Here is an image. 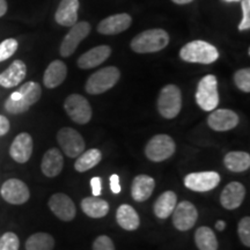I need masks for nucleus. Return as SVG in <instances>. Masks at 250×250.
I'll return each mask as SVG.
<instances>
[{
  "label": "nucleus",
  "instance_id": "obj_1",
  "mask_svg": "<svg viewBox=\"0 0 250 250\" xmlns=\"http://www.w3.org/2000/svg\"><path fill=\"white\" fill-rule=\"evenodd\" d=\"M41 95H42V89L40 83L35 81H28L9 95V98L5 101V110L12 115L23 114L39 101Z\"/></svg>",
  "mask_w": 250,
  "mask_h": 250
},
{
  "label": "nucleus",
  "instance_id": "obj_2",
  "mask_svg": "<svg viewBox=\"0 0 250 250\" xmlns=\"http://www.w3.org/2000/svg\"><path fill=\"white\" fill-rule=\"evenodd\" d=\"M169 43V35L164 29H148L138 34L131 41V49L137 54L161 51Z\"/></svg>",
  "mask_w": 250,
  "mask_h": 250
},
{
  "label": "nucleus",
  "instance_id": "obj_3",
  "mask_svg": "<svg viewBox=\"0 0 250 250\" xmlns=\"http://www.w3.org/2000/svg\"><path fill=\"white\" fill-rule=\"evenodd\" d=\"M180 57L184 62L212 64L219 58L218 49L205 41H192L181 49Z\"/></svg>",
  "mask_w": 250,
  "mask_h": 250
},
{
  "label": "nucleus",
  "instance_id": "obj_4",
  "mask_svg": "<svg viewBox=\"0 0 250 250\" xmlns=\"http://www.w3.org/2000/svg\"><path fill=\"white\" fill-rule=\"evenodd\" d=\"M121 78V72L117 67L108 66L101 68L88 78L86 83V92L92 95L105 93L111 89L118 83Z\"/></svg>",
  "mask_w": 250,
  "mask_h": 250
},
{
  "label": "nucleus",
  "instance_id": "obj_5",
  "mask_svg": "<svg viewBox=\"0 0 250 250\" xmlns=\"http://www.w3.org/2000/svg\"><path fill=\"white\" fill-rule=\"evenodd\" d=\"M182 109V94L176 85H167L160 90L158 98V110L162 117L173 120Z\"/></svg>",
  "mask_w": 250,
  "mask_h": 250
},
{
  "label": "nucleus",
  "instance_id": "obj_6",
  "mask_svg": "<svg viewBox=\"0 0 250 250\" xmlns=\"http://www.w3.org/2000/svg\"><path fill=\"white\" fill-rule=\"evenodd\" d=\"M196 102L204 111H213L219 104L218 81L212 74L199 81L196 92Z\"/></svg>",
  "mask_w": 250,
  "mask_h": 250
},
{
  "label": "nucleus",
  "instance_id": "obj_7",
  "mask_svg": "<svg viewBox=\"0 0 250 250\" xmlns=\"http://www.w3.org/2000/svg\"><path fill=\"white\" fill-rule=\"evenodd\" d=\"M176 145L168 134H156L148 140L145 147V155L153 162H161L169 159L175 153Z\"/></svg>",
  "mask_w": 250,
  "mask_h": 250
},
{
  "label": "nucleus",
  "instance_id": "obj_8",
  "mask_svg": "<svg viewBox=\"0 0 250 250\" xmlns=\"http://www.w3.org/2000/svg\"><path fill=\"white\" fill-rule=\"evenodd\" d=\"M57 142L62 151L68 158H78L85 151V140L77 130L72 127H62L57 133Z\"/></svg>",
  "mask_w": 250,
  "mask_h": 250
},
{
  "label": "nucleus",
  "instance_id": "obj_9",
  "mask_svg": "<svg viewBox=\"0 0 250 250\" xmlns=\"http://www.w3.org/2000/svg\"><path fill=\"white\" fill-rule=\"evenodd\" d=\"M64 108L68 117L78 124L88 123L92 118V108L89 102L79 94H72L65 100Z\"/></svg>",
  "mask_w": 250,
  "mask_h": 250
},
{
  "label": "nucleus",
  "instance_id": "obj_10",
  "mask_svg": "<svg viewBox=\"0 0 250 250\" xmlns=\"http://www.w3.org/2000/svg\"><path fill=\"white\" fill-rule=\"evenodd\" d=\"M90 24L86 21H80L71 27V29L66 34V36L62 40L59 52L62 57H70L74 54L78 45L80 44L81 41H83L90 33Z\"/></svg>",
  "mask_w": 250,
  "mask_h": 250
},
{
  "label": "nucleus",
  "instance_id": "obj_11",
  "mask_svg": "<svg viewBox=\"0 0 250 250\" xmlns=\"http://www.w3.org/2000/svg\"><path fill=\"white\" fill-rule=\"evenodd\" d=\"M0 195L5 202L13 205H21L30 198V191L27 184L18 179H9L0 188Z\"/></svg>",
  "mask_w": 250,
  "mask_h": 250
},
{
  "label": "nucleus",
  "instance_id": "obj_12",
  "mask_svg": "<svg viewBox=\"0 0 250 250\" xmlns=\"http://www.w3.org/2000/svg\"><path fill=\"white\" fill-rule=\"evenodd\" d=\"M173 224L176 229L187 232L196 225L198 219V211L192 203L183 201L176 204L173 211Z\"/></svg>",
  "mask_w": 250,
  "mask_h": 250
},
{
  "label": "nucleus",
  "instance_id": "obj_13",
  "mask_svg": "<svg viewBox=\"0 0 250 250\" xmlns=\"http://www.w3.org/2000/svg\"><path fill=\"white\" fill-rule=\"evenodd\" d=\"M220 183V175L215 171H201L188 174L184 177V186L196 192L211 191Z\"/></svg>",
  "mask_w": 250,
  "mask_h": 250
},
{
  "label": "nucleus",
  "instance_id": "obj_14",
  "mask_svg": "<svg viewBox=\"0 0 250 250\" xmlns=\"http://www.w3.org/2000/svg\"><path fill=\"white\" fill-rule=\"evenodd\" d=\"M49 208L58 219L62 221L73 220L77 214L76 205L65 193H55L49 199Z\"/></svg>",
  "mask_w": 250,
  "mask_h": 250
},
{
  "label": "nucleus",
  "instance_id": "obj_15",
  "mask_svg": "<svg viewBox=\"0 0 250 250\" xmlns=\"http://www.w3.org/2000/svg\"><path fill=\"white\" fill-rule=\"evenodd\" d=\"M34 143L31 136L27 132H22L14 138L9 147V155L18 164H26L31 158Z\"/></svg>",
  "mask_w": 250,
  "mask_h": 250
},
{
  "label": "nucleus",
  "instance_id": "obj_16",
  "mask_svg": "<svg viewBox=\"0 0 250 250\" xmlns=\"http://www.w3.org/2000/svg\"><path fill=\"white\" fill-rule=\"evenodd\" d=\"M208 124L212 130L218 132L232 130L239 124V116L235 111L229 109H218L212 111L208 117Z\"/></svg>",
  "mask_w": 250,
  "mask_h": 250
},
{
  "label": "nucleus",
  "instance_id": "obj_17",
  "mask_svg": "<svg viewBox=\"0 0 250 250\" xmlns=\"http://www.w3.org/2000/svg\"><path fill=\"white\" fill-rule=\"evenodd\" d=\"M131 23H132V18L129 14H115L103 19L99 23L98 31L102 35H116L126 30Z\"/></svg>",
  "mask_w": 250,
  "mask_h": 250
},
{
  "label": "nucleus",
  "instance_id": "obj_18",
  "mask_svg": "<svg viewBox=\"0 0 250 250\" xmlns=\"http://www.w3.org/2000/svg\"><path fill=\"white\" fill-rule=\"evenodd\" d=\"M246 197V188L240 182H230L224 188L220 203L227 210H235L242 204Z\"/></svg>",
  "mask_w": 250,
  "mask_h": 250
},
{
  "label": "nucleus",
  "instance_id": "obj_19",
  "mask_svg": "<svg viewBox=\"0 0 250 250\" xmlns=\"http://www.w3.org/2000/svg\"><path fill=\"white\" fill-rule=\"evenodd\" d=\"M111 55V48L108 45H99L81 55L78 59V66L83 70L94 68L104 62Z\"/></svg>",
  "mask_w": 250,
  "mask_h": 250
},
{
  "label": "nucleus",
  "instance_id": "obj_20",
  "mask_svg": "<svg viewBox=\"0 0 250 250\" xmlns=\"http://www.w3.org/2000/svg\"><path fill=\"white\" fill-rule=\"evenodd\" d=\"M27 74L26 64L20 59H17L9 65L7 70H5L0 74V86L4 88H13L20 85Z\"/></svg>",
  "mask_w": 250,
  "mask_h": 250
},
{
  "label": "nucleus",
  "instance_id": "obj_21",
  "mask_svg": "<svg viewBox=\"0 0 250 250\" xmlns=\"http://www.w3.org/2000/svg\"><path fill=\"white\" fill-rule=\"evenodd\" d=\"M78 9L79 0H62L55 14L56 22L64 27H72L78 22Z\"/></svg>",
  "mask_w": 250,
  "mask_h": 250
},
{
  "label": "nucleus",
  "instance_id": "obj_22",
  "mask_svg": "<svg viewBox=\"0 0 250 250\" xmlns=\"http://www.w3.org/2000/svg\"><path fill=\"white\" fill-rule=\"evenodd\" d=\"M155 181L148 175H138L134 177L131 188V195L136 202L143 203L147 201L154 191Z\"/></svg>",
  "mask_w": 250,
  "mask_h": 250
},
{
  "label": "nucleus",
  "instance_id": "obj_23",
  "mask_svg": "<svg viewBox=\"0 0 250 250\" xmlns=\"http://www.w3.org/2000/svg\"><path fill=\"white\" fill-rule=\"evenodd\" d=\"M64 158L58 148H50L43 155L41 169L46 177H56L62 173Z\"/></svg>",
  "mask_w": 250,
  "mask_h": 250
},
{
  "label": "nucleus",
  "instance_id": "obj_24",
  "mask_svg": "<svg viewBox=\"0 0 250 250\" xmlns=\"http://www.w3.org/2000/svg\"><path fill=\"white\" fill-rule=\"evenodd\" d=\"M67 76V66L64 62L54 61L50 62L43 76V83L46 88H56L61 86Z\"/></svg>",
  "mask_w": 250,
  "mask_h": 250
},
{
  "label": "nucleus",
  "instance_id": "obj_25",
  "mask_svg": "<svg viewBox=\"0 0 250 250\" xmlns=\"http://www.w3.org/2000/svg\"><path fill=\"white\" fill-rule=\"evenodd\" d=\"M117 224L125 230H136L140 226V218L132 206L123 204L116 212Z\"/></svg>",
  "mask_w": 250,
  "mask_h": 250
},
{
  "label": "nucleus",
  "instance_id": "obj_26",
  "mask_svg": "<svg viewBox=\"0 0 250 250\" xmlns=\"http://www.w3.org/2000/svg\"><path fill=\"white\" fill-rule=\"evenodd\" d=\"M81 210L90 218H103L108 214L109 204L100 197H86L81 201Z\"/></svg>",
  "mask_w": 250,
  "mask_h": 250
},
{
  "label": "nucleus",
  "instance_id": "obj_27",
  "mask_svg": "<svg viewBox=\"0 0 250 250\" xmlns=\"http://www.w3.org/2000/svg\"><path fill=\"white\" fill-rule=\"evenodd\" d=\"M177 204V196L174 191H166L154 203V214L159 219H167L173 213Z\"/></svg>",
  "mask_w": 250,
  "mask_h": 250
},
{
  "label": "nucleus",
  "instance_id": "obj_28",
  "mask_svg": "<svg viewBox=\"0 0 250 250\" xmlns=\"http://www.w3.org/2000/svg\"><path fill=\"white\" fill-rule=\"evenodd\" d=\"M224 164L228 170L234 171V173H242L249 169L250 155L246 152H229L225 156Z\"/></svg>",
  "mask_w": 250,
  "mask_h": 250
},
{
  "label": "nucleus",
  "instance_id": "obj_29",
  "mask_svg": "<svg viewBox=\"0 0 250 250\" xmlns=\"http://www.w3.org/2000/svg\"><path fill=\"white\" fill-rule=\"evenodd\" d=\"M195 242L199 250H218V240L210 227H199L195 233Z\"/></svg>",
  "mask_w": 250,
  "mask_h": 250
},
{
  "label": "nucleus",
  "instance_id": "obj_30",
  "mask_svg": "<svg viewBox=\"0 0 250 250\" xmlns=\"http://www.w3.org/2000/svg\"><path fill=\"white\" fill-rule=\"evenodd\" d=\"M102 160V153L96 148L88 149V151L83 152L78 156V160L74 164V168L79 173H83L92 169L93 167L98 166L100 161Z\"/></svg>",
  "mask_w": 250,
  "mask_h": 250
},
{
  "label": "nucleus",
  "instance_id": "obj_31",
  "mask_svg": "<svg viewBox=\"0 0 250 250\" xmlns=\"http://www.w3.org/2000/svg\"><path fill=\"white\" fill-rule=\"evenodd\" d=\"M55 239L48 233H35L26 241V250H54Z\"/></svg>",
  "mask_w": 250,
  "mask_h": 250
},
{
  "label": "nucleus",
  "instance_id": "obj_32",
  "mask_svg": "<svg viewBox=\"0 0 250 250\" xmlns=\"http://www.w3.org/2000/svg\"><path fill=\"white\" fill-rule=\"evenodd\" d=\"M234 83L237 88L245 93L250 92V70L248 67L241 68L234 74Z\"/></svg>",
  "mask_w": 250,
  "mask_h": 250
},
{
  "label": "nucleus",
  "instance_id": "obj_33",
  "mask_svg": "<svg viewBox=\"0 0 250 250\" xmlns=\"http://www.w3.org/2000/svg\"><path fill=\"white\" fill-rule=\"evenodd\" d=\"M18 41L14 39H7L0 43V62L11 58L18 50Z\"/></svg>",
  "mask_w": 250,
  "mask_h": 250
},
{
  "label": "nucleus",
  "instance_id": "obj_34",
  "mask_svg": "<svg viewBox=\"0 0 250 250\" xmlns=\"http://www.w3.org/2000/svg\"><path fill=\"white\" fill-rule=\"evenodd\" d=\"M20 240L13 232H7L0 237V250H19Z\"/></svg>",
  "mask_w": 250,
  "mask_h": 250
},
{
  "label": "nucleus",
  "instance_id": "obj_35",
  "mask_svg": "<svg viewBox=\"0 0 250 250\" xmlns=\"http://www.w3.org/2000/svg\"><path fill=\"white\" fill-rule=\"evenodd\" d=\"M237 233H239V237L241 242L245 245L247 248L250 247V218L245 217L240 220L239 225H237Z\"/></svg>",
  "mask_w": 250,
  "mask_h": 250
},
{
  "label": "nucleus",
  "instance_id": "obj_36",
  "mask_svg": "<svg viewBox=\"0 0 250 250\" xmlns=\"http://www.w3.org/2000/svg\"><path fill=\"white\" fill-rule=\"evenodd\" d=\"M242 21L239 24V30L245 31L250 29V0H241Z\"/></svg>",
  "mask_w": 250,
  "mask_h": 250
},
{
  "label": "nucleus",
  "instance_id": "obj_37",
  "mask_svg": "<svg viewBox=\"0 0 250 250\" xmlns=\"http://www.w3.org/2000/svg\"><path fill=\"white\" fill-rule=\"evenodd\" d=\"M93 250H115V245L109 236L100 235L93 243Z\"/></svg>",
  "mask_w": 250,
  "mask_h": 250
},
{
  "label": "nucleus",
  "instance_id": "obj_38",
  "mask_svg": "<svg viewBox=\"0 0 250 250\" xmlns=\"http://www.w3.org/2000/svg\"><path fill=\"white\" fill-rule=\"evenodd\" d=\"M90 187H92L93 196L99 197L101 195L102 184H101V179H100V177H93V179L90 180Z\"/></svg>",
  "mask_w": 250,
  "mask_h": 250
},
{
  "label": "nucleus",
  "instance_id": "obj_39",
  "mask_svg": "<svg viewBox=\"0 0 250 250\" xmlns=\"http://www.w3.org/2000/svg\"><path fill=\"white\" fill-rule=\"evenodd\" d=\"M110 188H111L112 193H115V195H117V193L121 192L122 188L120 184V177H118V175L114 174L110 176Z\"/></svg>",
  "mask_w": 250,
  "mask_h": 250
},
{
  "label": "nucleus",
  "instance_id": "obj_40",
  "mask_svg": "<svg viewBox=\"0 0 250 250\" xmlns=\"http://www.w3.org/2000/svg\"><path fill=\"white\" fill-rule=\"evenodd\" d=\"M9 129H11V124H9L7 117L0 115V137L5 136L9 131Z\"/></svg>",
  "mask_w": 250,
  "mask_h": 250
},
{
  "label": "nucleus",
  "instance_id": "obj_41",
  "mask_svg": "<svg viewBox=\"0 0 250 250\" xmlns=\"http://www.w3.org/2000/svg\"><path fill=\"white\" fill-rule=\"evenodd\" d=\"M7 12V2L6 0H0V18L4 17Z\"/></svg>",
  "mask_w": 250,
  "mask_h": 250
},
{
  "label": "nucleus",
  "instance_id": "obj_42",
  "mask_svg": "<svg viewBox=\"0 0 250 250\" xmlns=\"http://www.w3.org/2000/svg\"><path fill=\"white\" fill-rule=\"evenodd\" d=\"M215 228H217L218 230H220V232H223L225 228H226V223H225L224 220H218L217 223H215Z\"/></svg>",
  "mask_w": 250,
  "mask_h": 250
},
{
  "label": "nucleus",
  "instance_id": "obj_43",
  "mask_svg": "<svg viewBox=\"0 0 250 250\" xmlns=\"http://www.w3.org/2000/svg\"><path fill=\"white\" fill-rule=\"evenodd\" d=\"M171 1L177 5H187V4H190V2H192L193 0H171Z\"/></svg>",
  "mask_w": 250,
  "mask_h": 250
},
{
  "label": "nucleus",
  "instance_id": "obj_44",
  "mask_svg": "<svg viewBox=\"0 0 250 250\" xmlns=\"http://www.w3.org/2000/svg\"><path fill=\"white\" fill-rule=\"evenodd\" d=\"M224 1H226V2H239V1H241V0H224Z\"/></svg>",
  "mask_w": 250,
  "mask_h": 250
}]
</instances>
